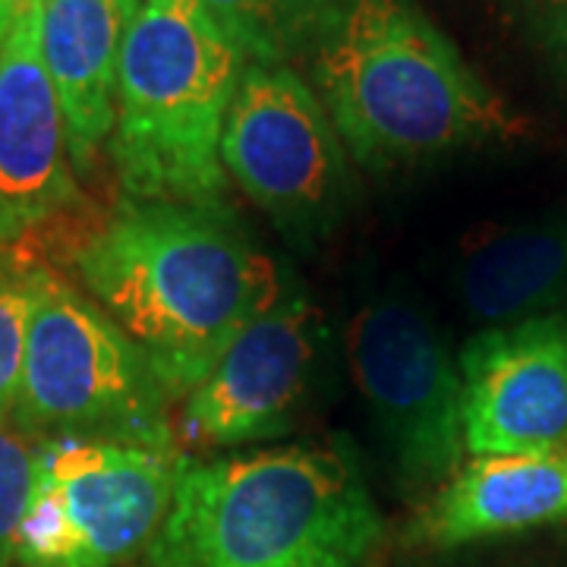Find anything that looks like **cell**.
Masks as SVG:
<instances>
[{
	"mask_svg": "<svg viewBox=\"0 0 567 567\" xmlns=\"http://www.w3.org/2000/svg\"><path fill=\"white\" fill-rule=\"evenodd\" d=\"M89 297L186 398L230 344L284 300L278 262L227 208L133 203L76 252Z\"/></svg>",
	"mask_w": 567,
	"mask_h": 567,
	"instance_id": "cell-1",
	"label": "cell"
},
{
	"mask_svg": "<svg viewBox=\"0 0 567 567\" xmlns=\"http://www.w3.org/2000/svg\"><path fill=\"white\" fill-rule=\"evenodd\" d=\"M382 514L341 445L183 464L145 567H369Z\"/></svg>",
	"mask_w": 567,
	"mask_h": 567,
	"instance_id": "cell-2",
	"label": "cell"
},
{
	"mask_svg": "<svg viewBox=\"0 0 567 567\" xmlns=\"http://www.w3.org/2000/svg\"><path fill=\"white\" fill-rule=\"evenodd\" d=\"M312 89L365 171L432 162L505 136V104L416 0H350L312 54Z\"/></svg>",
	"mask_w": 567,
	"mask_h": 567,
	"instance_id": "cell-3",
	"label": "cell"
},
{
	"mask_svg": "<svg viewBox=\"0 0 567 567\" xmlns=\"http://www.w3.org/2000/svg\"><path fill=\"white\" fill-rule=\"evenodd\" d=\"M246 63L203 0H148L126 22L107 140L126 199L224 208V121Z\"/></svg>",
	"mask_w": 567,
	"mask_h": 567,
	"instance_id": "cell-4",
	"label": "cell"
},
{
	"mask_svg": "<svg viewBox=\"0 0 567 567\" xmlns=\"http://www.w3.org/2000/svg\"><path fill=\"white\" fill-rule=\"evenodd\" d=\"M171 394L92 297L32 268V316L13 425L48 439L174 447Z\"/></svg>",
	"mask_w": 567,
	"mask_h": 567,
	"instance_id": "cell-5",
	"label": "cell"
},
{
	"mask_svg": "<svg viewBox=\"0 0 567 567\" xmlns=\"http://www.w3.org/2000/svg\"><path fill=\"white\" fill-rule=\"evenodd\" d=\"M17 539V567H121L158 536L186 457L177 447L48 439Z\"/></svg>",
	"mask_w": 567,
	"mask_h": 567,
	"instance_id": "cell-6",
	"label": "cell"
},
{
	"mask_svg": "<svg viewBox=\"0 0 567 567\" xmlns=\"http://www.w3.org/2000/svg\"><path fill=\"white\" fill-rule=\"evenodd\" d=\"M221 162L293 244L322 240L350 203L344 142L293 66L246 63L224 121Z\"/></svg>",
	"mask_w": 567,
	"mask_h": 567,
	"instance_id": "cell-7",
	"label": "cell"
},
{
	"mask_svg": "<svg viewBox=\"0 0 567 567\" xmlns=\"http://www.w3.org/2000/svg\"><path fill=\"white\" fill-rule=\"evenodd\" d=\"M347 357L398 476L445 483L466 454L464 382L432 319L401 297L372 300L347 328Z\"/></svg>",
	"mask_w": 567,
	"mask_h": 567,
	"instance_id": "cell-8",
	"label": "cell"
},
{
	"mask_svg": "<svg viewBox=\"0 0 567 567\" xmlns=\"http://www.w3.org/2000/svg\"><path fill=\"white\" fill-rule=\"evenodd\" d=\"M457 369L473 457L567 447V312L492 324Z\"/></svg>",
	"mask_w": 567,
	"mask_h": 567,
	"instance_id": "cell-9",
	"label": "cell"
},
{
	"mask_svg": "<svg viewBox=\"0 0 567 567\" xmlns=\"http://www.w3.org/2000/svg\"><path fill=\"white\" fill-rule=\"evenodd\" d=\"M319 360V319L300 290L230 344L186 394V435L205 447H237L290 432Z\"/></svg>",
	"mask_w": 567,
	"mask_h": 567,
	"instance_id": "cell-10",
	"label": "cell"
},
{
	"mask_svg": "<svg viewBox=\"0 0 567 567\" xmlns=\"http://www.w3.org/2000/svg\"><path fill=\"white\" fill-rule=\"evenodd\" d=\"M80 203L61 104L41 58V0L0 41V249Z\"/></svg>",
	"mask_w": 567,
	"mask_h": 567,
	"instance_id": "cell-11",
	"label": "cell"
},
{
	"mask_svg": "<svg viewBox=\"0 0 567 567\" xmlns=\"http://www.w3.org/2000/svg\"><path fill=\"white\" fill-rule=\"evenodd\" d=\"M555 520H567V447L488 454L447 476L416 514L410 539L425 548H457Z\"/></svg>",
	"mask_w": 567,
	"mask_h": 567,
	"instance_id": "cell-12",
	"label": "cell"
},
{
	"mask_svg": "<svg viewBox=\"0 0 567 567\" xmlns=\"http://www.w3.org/2000/svg\"><path fill=\"white\" fill-rule=\"evenodd\" d=\"M126 22L117 0H41V58L61 104L70 162L80 174L114 133Z\"/></svg>",
	"mask_w": 567,
	"mask_h": 567,
	"instance_id": "cell-13",
	"label": "cell"
},
{
	"mask_svg": "<svg viewBox=\"0 0 567 567\" xmlns=\"http://www.w3.org/2000/svg\"><path fill=\"white\" fill-rule=\"evenodd\" d=\"M464 309L488 324L561 312L567 303V203L470 246L457 268Z\"/></svg>",
	"mask_w": 567,
	"mask_h": 567,
	"instance_id": "cell-14",
	"label": "cell"
},
{
	"mask_svg": "<svg viewBox=\"0 0 567 567\" xmlns=\"http://www.w3.org/2000/svg\"><path fill=\"white\" fill-rule=\"evenodd\" d=\"M249 63L290 66L319 51L350 0H203Z\"/></svg>",
	"mask_w": 567,
	"mask_h": 567,
	"instance_id": "cell-15",
	"label": "cell"
},
{
	"mask_svg": "<svg viewBox=\"0 0 567 567\" xmlns=\"http://www.w3.org/2000/svg\"><path fill=\"white\" fill-rule=\"evenodd\" d=\"M32 316V268L0 256V425L13 423L20 401Z\"/></svg>",
	"mask_w": 567,
	"mask_h": 567,
	"instance_id": "cell-16",
	"label": "cell"
},
{
	"mask_svg": "<svg viewBox=\"0 0 567 567\" xmlns=\"http://www.w3.org/2000/svg\"><path fill=\"white\" fill-rule=\"evenodd\" d=\"M35 447L0 425V567L17 565V539L35 488Z\"/></svg>",
	"mask_w": 567,
	"mask_h": 567,
	"instance_id": "cell-17",
	"label": "cell"
},
{
	"mask_svg": "<svg viewBox=\"0 0 567 567\" xmlns=\"http://www.w3.org/2000/svg\"><path fill=\"white\" fill-rule=\"evenodd\" d=\"M117 3H121L123 13H126V20H133V17L140 13V10L145 7V3H148V0H117Z\"/></svg>",
	"mask_w": 567,
	"mask_h": 567,
	"instance_id": "cell-18",
	"label": "cell"
}]
</instances>
